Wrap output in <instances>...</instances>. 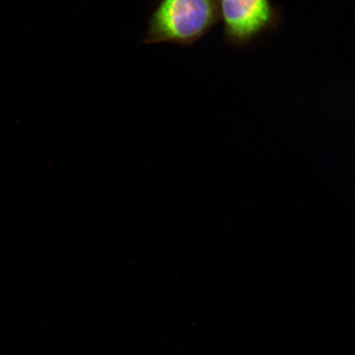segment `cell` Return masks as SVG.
Instances as JSON below:
<instances>
[{
    "mask_svg": "<svg viewBox=\"0 0 355 355\" xmlns=\"http://www.w3.org/2000/svg\"><path fill=\"white\" fill-rule=\"evenodd\" d=\"M219 21L217 0H159L149 17L144 43L192 46Z\"/></svg>",
    "mask_w": 355,
    "mask_h": 355,
    "instance_id": "cell-1",
    "label": "cell"
},
{
    "mask_svg": "<svg viewBox=\"0 0 355 355\" xmlns=\"http://www.w3.org/2000/svg\"><path fill=\"white\" fill-rule=\"evenodd\" d=\"M224 37L234 46H246L276 30L281 12L270 0H217Z\"/></svg>",
    "mask_w": 355,
    "mask_h": 355,
    "instance_id": "cell-2",
    "label": "cell"
}]
</instances>
